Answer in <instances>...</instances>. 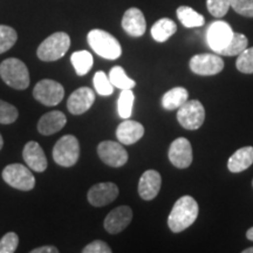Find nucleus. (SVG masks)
Returning a JSON list of instances; mask_svg holds the SVG:
<instances>
[{
    "mask_svg": "<svg viewBox=\"0 0 253 253\" xmlns=\"http://www.w3.org/2000/svg\"><path fill=\"white\" fill-rule=\"evenodd\" d=\"M199 208L191 196H183L177 199L171 212L168 217V226L172 232H182L192 225L197 219Z\"/></svg>",
    "mask_w": 253,
    "mask_h": 253,
    "instance_id": "f257e3e1",
    "label": "nucleus"
},
{
    "mask_svg": "<svg viewBox=\"0 0 253 253\" xmlns=\"http://www.w3.org/2000/svg\"><path fill=\"white\" fill-rule=\"evenodd\" d=\"M90 48L107 60H116L122 54V48L119 40L103 30H91L87 36Z\"/></svg>",
    "mask_w": 253,
    "mask_h": 253,
    "instance_id": "f03ea898",
    "label": "nucleus"
},
{
    "mask_svg": "<svg viewBox=\"0 0 253 253\" xmlns=\"http://www.w3.org/2000/svg\"><path fill=\"white\" fill-rule=\"evenodd\" d=\"M0 77L9 87L24 90L30 86V73L26 65L15 58L6 59L0 65Z\"/></svg>",
    "mask_w": 253,
    "mask_h": 253,
    "instance_id": "7ed1b4c3",
    "label": "nucleus"
},
{
    "mask_svg": "<svg viewBox=\"0 0 253 253\" xmlns=\"http://www.w3.org/2000/svg\"><path fill=\"white\" fill-rule=\"evenodd\" d=\"M71 47V38L65 32H56L45 39L38 47L37 55L41 61H56L67 53Z\"/></svg>",
    "mask_w": 253,
    "mask_h": 253,
    "instance_id": "20e7f679",
    "label": "nucleus"
},
{
    "mask_svg": "<svg viewBox=\"0 0 253 253\" xmlns=\"http://www.w3.org/2000/svg\"><path fill=\"white\" fill-rule=\"evenodd\" d=\"M80 157V144L74 135H65L53 148V160L59 166L69 168L77 164Z\"/></svg>",
    "mask_w": 253,
    "mask_h": 253,
    "instance_id": "39448f33",
    "label": "nucleus"
},
{
    "mask_svg": "<svg viewBox=\"0 0 253 253\" xmlns=\"http://www.w3.org/2000/svg\"><path fill=\"white\" fill-rule=\"evenodd\" d=\"M2 179L12 188L30 191L36 186V178L27 167L23 164H9L2 170Z\"/></svg>",
    "mask_w": 253,
    "mask_h": 253,
    "instance_id": "423d86ee",
    "label": "nucleus"
},
{
    "mask_svg": "<svg viewBox=\"0 0 253 253\" xmlns=\"http://www.w3.org/2000/svg\"><path fill=\"white\" fill-rule=\"evenodd\" d=\"M205 120V109L198 100H188L178 108L177 121L188 130L201 128Z\"/></svg>",
    "mask_w": 253,
    "mask_h": 253,
    "instance_id": "0eeeda50",
    "label": "nucleus"
},
{
    "mask_svg": "<svg viewBox=\"0 0 253 253\" xmlns=\"http://www.w3.org/2000/svg\"><path fill=\"white\" fill-rule=\"evenodd\" d=\"M33 96L43 106L53 107L61 102L65 96V88L61 84L49 79L38 82L33 89Z\"/></svg>",
    "mask_w": 253,
    "mask_h": 253,
    "instance_id": "6e6552de",
    "label": "nucleus"
},
{
    "mask_svg": "<svg viewBox=\"0 0 253 253\" xmlns=\"http://www.w3.org/2000/svg\"><path fill=\"white\" fill-rule=\"evenodd\" d=\"M97 155L103 163L113 168L122 167L128 162V153L120 142H101L97 147Z\"/></svg>",
    "mask_w": 253,
    "mask_h": 253,
    "instance_id": "1a4fd4ad",
    "label": "nucleus"
},
{
    "mask_svg": "<svg viewBox=\"0 0 253 253\" xmlns=\"http://www.w3.org/2000/svg\"><path fill=\"white\" fill-rule=\"evenodd\" d=\"M232 28L225 21H214L209 26L207 32L208 45L216 53H219L224 49L232 39Z\"/></svg>",
    "mask_w": 253,
    "mask_h": 253,
    "instance_id": "9d476101",
    "label": "nucleus"
},
{
    "mask_svg": "<svg viewBox=\"0 0 253 253\" xmlns=\"http://www.w3.org/2000/svg\"><path fill=\"white\" fill-rule=\"evenodd\" d=\"M189 65L190 69L195 74L203 77L219 74L224 68L223 59L214 54H197L192 56Z\"/></svg>",
    "mask_w": 253,
    "mask_h": 253,
    "instance_id": "9b49d317",
    "label": "nucleus"
},
{
    "mask_svg": "<svg viewBox=\"0 0 253 253\" xmlns=\"http://www.w3.org/2000/svg\"><path fill=\"white\" fill-rule=\"evenodd\" d=\"M119 196V188L115 183L104 182L97 183L91 186L87 194L88 202L96 208L106 207L115 201Z\"/></svg>",
    "mask_w": 253,
    "mask_h": 253,
    "instance_id": "f8f14e48",
    "label": "nucleus"
},
{
    "mask_svg": "<svg viewBox=\"0 0 253 253\" xmlns=\"http://www.w3.org/2000/svg\"><path fill=\"white\" fill-rule=\"evenodd\" d=\"M170 162L178 169H185L192 163V147L189 140L184 137L176 138L169 148Z\"/></svg>",
    "mask_w": 253,
    "mask_h": 253,
    "instance_id": "ddd939ff",
    "label": "nucleus"
},
{
    "mask_svg": "<svg viewBox=\"0 0 253 253\" xmlns=\"http://www.w3.org/2000/svg\"><path fill=\"white\" fill-rule=\"evenodd\" d=\"M132 219L131 209L126 205L118 207L107 214L104 219V229L110 235H118L130 224Z\"/></svg>",
    "mask_w": 253,
    "mask_h": 253,
    "instance_id": "4468645a",
    "label": "nucleus"
},
{
    "mask_svg": "<svg viewBox=\"0 0 253 253\" xmlns=\"http://www.w3.org/2000/svg\"><path fill=\"white\" fill-rule=\"evenodd\" d=\"M95 102V94L93 89L88 87H81L73 91L68 97L67 108L73 115H82L88 112Z\"/></svg>",
    "mask_w": 253,
    "mask_h": 253,
    "instance_id": "2eb2a0df",
    "label": "nucleus"
},
{
    "mask_svg": "<svg viewBox=\"0 0 253 253\" xmlns=\"http://www.w3.org/2000/svg\"><path fill=\"white\" fill-rule=\"evenodd\" d=\"M162 185V177L156 170H147L138 182V195L144 201H151L158 195Z\"/></svg>",
    "mask_w": 253,
    "mask_h": 253,
    "instance_id": "dca6fc26",
    "label": "nucleus"
},
{
    "mask_svg": "<svg viewBox=\"0 0 253 253\" xmlns=\"http://www.w3.org/2000/svg\"><path fill=\"white\" fill-rule=\"evenodd\" d=\"M23 157L28 168L37 172H43L47 169V166H48L46 155L38 142L30 141L28 143L25 144Z\"/></svg>",
    "mask_w": 253,
    "mask_h": 253,
    "instance_id": "f3484780",
    "label": "nucleus"
},
{
    "mask_svg": "<svg viewBox=\"0 0 253 253\" xmlns=\"http://www.w3.org/2000/svg\"><path fill=\"white\" fill-rule=\"evenodd\" d=\"M122 28L131 37L143 36L147 30V23L141 9L136 7L126 9L122 18Z\"/></svg>",
    "mask_w": 253,
    "mask_h": 253,
    "instance_id": "a211bd4d",
    "label": "nucleus"
},
{
    "mask_svg": "<svg viewBox=\"0 0 253 253\" xmlns=\"http://www.w3.org/2000/svg\"><path fill=\"white\" fill-rule=\"evenodd\" d=\"M144 135V126L140 122L126 120L120 123L116 129V137L120 143L131 145L140 141Z\"/></svg>",
    "mask_w": 253,
    "mask_h": 253,
    "instance_id": "6ab92c4d",
    "label": "nucleus"
},
{
    "mask_svg": "<svg viewBox=\"0 0 253 253\" xmlns=\"http://www.w3.org/2000/svg\"><path fill=\"white\" fill-rule=\"evenodd\" d=\"M67 123V118L62 112L59 110H52L41 116L38 122V131L41 135L49 136L61 130Z\"/></svg>",
    "mask_w": 253,
    "mask_h": 253,
    "instance_id": "aec40b11",
    "label": "nucleus"
},
{
    "mask_svg": "<svg viewBox=\"0 0 253 253\" xmlns=\"http://www.w3.org/2000/svg\"><path fill=\"white\" fill-rule=\"evenodd\" d=\"M253 164V147L240 148L231 155L227 161V168L231 172L238 173L244 171Z\"/></svg>",
    "mask_w": 253,
    "mask_h": 253,
    "instance_id": "412c9836",
    "label": "nucleus"
},
{
    "mask_svg": "<svg viewBox=\"0 0 253 253\" xmlns=\"http://www.w3.org/2000/svg\"><path fill=\"white\" fill-rule=\"evenodd\" d=\"M177 31V25L169 18H162L157 20L151 27V37L157 42H164L172 37Z\"/></svg>",
    "mask_w": 253,
    "mask_h": 253,
    "instance_id": "4be33fe9",
    "label": "nucleus"
},
{
    "mask_svg": "<svg viewBox=\"0 0 253 253\" xmlns=\"http://www.w3.org/2000/svg\"><path fill=\"white\" fill-rule=\"evenodd\" d=\"M189 99V93L185 88L175 87L167 91L162 97V106L167 110L178 109Z\"/></svg>",
    "mask_w": 253,
    "mask_h": 253,
    "instance_id": "5701e85b",
    "label": "nucleus"
},
{
    "mask_svg": "<svg viewBox=\"0 0 253 253\" xmlns=\"http://www.w3.org/2000/svg\"><path fill=\"white\" fill-rule=\"evenodd\" d=\"M177 17L183 24V26L188 28L201 27L205 24L203 15L199 14L198 12H196L194 8L189 7V6H181L177 8Z\"/></svg>",
    "mask_w": 253,
    "mask_h": 253,
    "instance_id": "b1692460",
    "label": "nucleus"
},
{
    "mask_svg": "<svg viewBox=\"0 0 253 253\" xmlns=\"http://www.w3.org/2000/svg\"><path fill=\"white\" fill-rule=\"evenodd\" d=\"M71 61L79 77L86 75L94 65L93 55L88 50H79V52L73 53Z\"/></svg>",
    "mask_w": 253,
    "mask_h": 253,
    "instance_id": "393cba45",
    "label": "nucleus"
},
{
    "mask_svg": "<svg viewBox=\"0 0 253 253\" xmlns=\"http://www.w3.org/2000/svg\"><path fill=\"white\" fill-rule=\"evenodd\" d=\"M109 80L114 87L120 89H132L136 86V82L126 74L125 69L120 66H115L110 69Z\"/></svg>",
    "mask_w": 253,
    "mask_h": 253,
    "instance_id": "a878e982",
    "label": "nucleus"
},
{
    "mask_svg": "<svg viewBox=\"0 0 253 253\" xmlns=\"http://www.w3.org/2000/svg\"><path fill=\"white\" fill-rule=\"evenodd\" d=\"M248 43L249 40L244 34L242 33H233L232 39L227 46L224 49H221L219 52L220 55H225V56H235V55H239L243 50L248 48Z\"/></svg>",
    "mask_w": 253,
    "mask_h": 253,
    "instance_id": "bb28decb",
    "label": "nucleus"
},
{
    "mask_svg": "<svg viewBox=\"0 0 253 253\" xmlns=\"http://www.w3.org/2000/svg\"><path fill=\"white\" fill-rule=\"evenodd\" d=\"M135 96L131 89H123L120 94L118 101L119 115L122 119L130 118L132 114V106H134Z\"/></svg>",
    "mask_w": 253,
    "mask_h": 253,
    "instance_id": "cd10ccee",
    "label": "nucleus"
},
{
    "mask_svg": "<svg viewBox=\"0 0 253 253\" xmlns=\"http://www.w3.org/2000/svg\"><path fill=\"white\" fill-rule=\"evenodd\" d=\"M18 40V34L14 28L0 25V54L7 52L14 46Z\"/></svg>",
    "mask_w": 253,
    "mask_h": 253,
    "instance_id": "c85d7f7f",
    "label": "nucleus"
},
{
    "mask_svg": "<svg viewBox=\"0 0 253 253\" xmlns=\"http://www.w3.org/2000/svg\"><path fill=\"white\" fill-rule=\"evenodd\" d=\"M93 84L97 94L102 95V96H109L114 93V86L109 80V77L102 71L96 72L94 75Z\"/></svg>",
    "mask_w": 253,
    "mask_h": 253,
    "instance_id": "c756f323",
    "label": "nucleus"
},
{
    "mask_svg": "<svg viewBox=\"0 0 253 253\" xmlns=\"http://www.w3.org/2000/svg\"><path fill=\"white\" fill-rule=\"evenodd\" d=\"M237 69L244 74H253V47L246 48L238 55L236 62Z\"/></svg>",
    "mask_w": 253,
    "mask_h": 253,
    "instance_id": "7c9ffc66",
    "label": "nucleus"
},
{
    "mask_svg": "<svg viewBox=\"0 0 253 253\" xmlns=\"http://www.w3.org/2000/svg\"><path fill=\"white\" fill-rule=\"evenodd\" d=\"M18 116V109L13 104L0 100V123L1 125H11L17 121Z\"/></svg>",
    "mask_w": 253,
    "mask_h": 253,
    "instance_id": "2f4dec72",
    "label": "nucleus"
},
{
    "mask_svg": "<svg viewBox=\"0 0 253 253\" xmlns=\"http://www.w3.org/2000/svg\"><path fill=\"white\" fill-rule=\"evenodd\" d=\"M207 6L210 14L216 18H221L229 12L231 0H207Z\"/></svg>",
    "mask_w": 253,
    "mask_h": 253,
    "instance_id": "473e14b6",
    "label": "nucleus"
},
{
    "mask_svg": "<svg viewBox=\"0 0 253 253\" xmlns=\"http://www.w3.org/2000/svg\"><path fill=\"white\" fill-rule=\"evenodd\" d=\"M19 237L17 233L8 232L0 239V253H13L18 249Z\"/></svg>",
    "mask_w": 253,
    "mask_h": 253,
    "instance_id": "72a5a7b5",
    "label": "nucleus"
},
{
    "mask_svg": "<svg viewBox=\"0 0 253 253\" xmlns=\"http://www.w3.org/2000/svg\"><path fill=\"white\" fill-rule=\"evenodd\" d=\"M231 7L240 15L253 18V0H231Z\"/></svg>",
    "mask_w": 253,
    "mask_h": 253,
    "instance_id": "f704fd0d",
    "label": "nucleus"
},
{
    "mask_svg": "<svg viewBox=\"0 0 253 253\" xmlns=\"http://www.w3.org/2000/svg\"><path fill=\"white\" fill-rule=\"evenodd\" d=\"M84 253H110L112 249L107 243L102 242V240H94L90 244H88L86 248L82 250Z\"/></svg>",
    "mask_w": 253,
    "mask_h": 253,
    "instance_id": "c9c22d12",
    "label": "nucleus"
},
{
    "mask_svg": "<svg viewBox=\"0 0 253 253\" xmlns=\"http://www.w3.org/2000/svg\"><path fill=\"white\" fill-rule=\"evenodd\" d=\"M59 250L55 248V246H40V248H37L32 250L31 253H58Z\"/></svg>",
    "mask_w": 253,
    "mask_h": 253,
    "instance_id": "e433bc0d",
    "label": "nucleus"
},
{
    "mask_svg": "<svg viewBox=\"0 0 253 253\" xmlns=\"http://www.w3.org/2000/svg\"><path fill=\"white\" fill-rule=\"evenodd\" d=\"M246 238H248L249 240H252L253 242V227L248 230V232H246Z\"/></svg>",
    "mask_w": 253,
    "mask_h": 253,
    "instance_id": "4c0bfd02",
    "label": "nucleus"
},
{
    "mask_svg": "<svg viewBox=\"0 0 253 253\" xmlns=\"http://www.w3.org/2000/svg\"><path fill=\"white\" fill-rule=\"evenodd\" d=\"M243 253H253V248H249L243 251Z\"/></svg>",
    "mask_w": 253,
    "mask_h": 253,
    "instance_id": "58836bf2",
    "label": "nucleus"
},
{
    "mask_svg": "<svg viewBox=\"0 0 253 253\" xmlns=\"http://www.w3.org/2000/svg\"><path fill=\"white\" fill-rule=\"evenodd\" d=\"M2 145H4V140H2V136L0 134V150H1Z\"/></svg>",
    "mask_w": 253,
    "mask_h": 253,
    "instance_id": "ea45409f",
    "label": "nucleus"
},
{
    "mask_svg": "<svg viewBox=\"0 0 253 253\" xmlns=\"http://www.w3.org/2000/svg\"><path fill=\"white\" fill-rule=\"evenodd\" d=\"M252 186H253V181H252Z\"/></svg>",
    "mask_w": 253,
    "mask_h": 253,
    "instance_id": "a19ab883",
    "label": "nucleus"
}]
</instances>
